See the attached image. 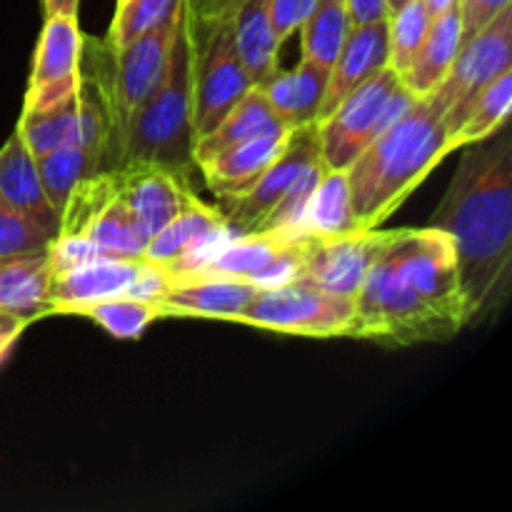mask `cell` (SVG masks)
<instances>
[{"label":"cell","instance_id":"obj_1","mask_svg":"<svg viewBox=\"0 0 512 512\" xmlns=\"http://www.w3.org/2000/svg\"><path fill=\"white\" fill-rule=\"evenodd\" d=\"M468 325L453 240L440 228L393 230L353 298L348 338L413 345Z\"/></svg>","mask_w":512,"mask_h":512},{"label":"cell","instance_id":"obj_2","mask_svg":"<svg viewBox=\"0 0 512 512\" xmlns=\"http://www.w3.org/2000/svg\"><path fill=\"white\" fill-rule=\"evenodd\" d=\"M458 170L430 225L455 248L468 323L495 313L508 295L512 268V133L508 123L463 145Z\"/></svg>","mask_w":512,"mask_h":512},{"label":"cell","instance_id":"obj_3","mask_svg":"<svg viewBox=\"0 0 512 512\" xmlns=\"http://www.w3.org/2000/svg\"><path fill=\"white\" fill-rule=\"evenodd\" d=\"M445 108L433 93L418 98L345 168L358 230L383 225L433 173L450 148Z\"/></svg>","mask_w":512,"mask_h":512},{"label":"cell","instance_id":"obj_4","mask_svg":"<svg viewBox=\"0 0 512 512\" xmlns=\"http://www.w3.org/2000/svg\"><path fill=\"white\" fill-rule=\"evenodd\" d=\"M193 145V40L185 5L158 83L133 110L120 135L115 168L153 163L185 173L193 165Z\"/></svg>","mask_w":512,"mask_h":512},{"label":"cell","instance_id":"obj_5","mask_svg":"<svg viewBox=\"0 0 512 512\" xmlns=\"http://www.w3.org/2000/svg\"><path fill=\"white\" fill-rule=\"evenodd\" d=\"M183 13L185 0H180L158 23L145 28L125 45H113L108 40H85L83 43L80 75L98 93L105 115H108L110 138H113V170L120 135H123L133 110L158 83Z\"/></svg>","mask_w":512,"mask_h":512},{"label":"cell","instance_id":"obj_6","mask_svg":"<svg viewBox=\"0 0 512 512\" xmlns=\"http://www.w3.org/2000/svg\"><path fill=\"white\" fill-rule=\"evenodd\" d=\"M413 100L393 68H383L345 95L338 108L315 123L320 160L328 170H345Z\"/></svg>","mask_w":512,"mask_h":512},{"label":"cell","instance_id":"obj_7","mask_svg":"<svg viewBox=\"0 0 512 512\" xmlns=\"http://www.w3.org/2000/svg\"><path fill=\"white\" fill-rule=\"evenodd\" d=\"M353 298L335 295L305 278L263 288L235 323L305 338H348Z\"/></svg>","mask_w":512,"mask_h":512},{"label":"cell","instance_id":"obj_8","mask_svg":"<svg viewBox=\"0 0 512 512\" xmlns=\"http://www.w3.org/2000/svg\"><path fill=\"white\" fill-rule=\"evenodd\" d=\"M193 40V133L208 135L250 90L253 78L240 63L230 20L190 28Z\"/></svg>","mask_w":512,"mask_h":512},{"label":"cell","instance_id":"obj_9","mask_svg":"<svg viewBox=\"0 0 512 512\" xmlns=\"http://www.w3.org/2000/svg\"><path fill=\"white\" fill-rule=\"evenodd\" d=\"M58 238H80L115 258H143L148 235L118 195L113 170L85 178L60 213Z\"/></svg>","mask_w":512,"mask_h":512},{"label":"cell","instance_id":"obj_10","mask_svg":"<svg viewBox=\"0 0 512 512\" xmlns=\"http://www.w3.org/2000/svg\"><path fill=\"white\" fill-rule=\"evenodd\" d=\"M512 63V5L503 13L495 15L483 30L465 40L460 45V53L455 58L453 68L445 75L440 88L435 90V98L445 108L443 123L448 130V138L453 140L455 130L468 115L470 105L478 98L480 90L493 83L500 73L510 70ZM453 148V145H450Z\"/></svg>","mask_w":512,"mask_h":512},{"label":"cell","instance_id":"obj_11","mask_svg":"<svg viewBox=\"0 0 512 512\" xmlns=\"http://www.w3.org/2000/svg\"><path fill=\"white\" fill-rule=\"evenodd\" d=\"M315 160H320L315 125L290 130L283 153L248 190H243L240 195H230V198H220V213H223L230 230L235 235L258 233L268 215L278 208L280 200L290 193V188L298 183L300 175Z\"/></svg>","mask_w":512,"mask_h":512},{"label":"cell","instance_id":"obj_12","mask_svg":"<svg viewBox=\"0 0 512 512\" xmlns=\"http://www.w3.org/2000/svg\"><path fill=\"white\" fill-rule=\"evenodd\" d=\"M15 130L35 158L60 145H103L113 170V138H110L108 115L98 93L85 80L80 83L78 93L68 95L60 103L40 110H23Z\"/></svg>","mask_w":512,"mask_h":512},{"label":"cell","instance_id":"obj_13","mask_svg":"<svg viewBox=\"0 0 512 512\" xmlns=\"http://www.w3.org/2000/svg\"><path fill=\"white\" fill-rule=\"evenodd\" d=\"M393 230H353L340 235H303L300 275L335 295L355 298Z\"/></svg>","mask_w":512,"mask_h":512},{"label":"cell","instance_id":"obj_14","mask_svg":"<svg viewBox=\"0 0 512 512\" xmlns=\"http://www.w3.org/2000/svg\"><path fill=\"white\" fill-rule=\"evenodd\" d=\"M83 43L85 38L80 33L78 18H70V15L45 18L33 55L23 110L48 108L78 93L83 83V75H80Z\"/></svg>","mask_w":512,"mask_h":512},{"label":"cell","instance_id":"obj_15","mask_svg":"<svg viewBox=\"0 0 512 512\" xmlns=\"http://www.w3.org/2000/svg\"><path fill=\"white\" fill-rule=\"evenodd\" d=\"M260 290L263 288L253 280L218 278V275L178 278V275L165 273L163 288L150 295L148 300L158 308L160 318L180 315V318H210L235 323Z\"/></svg>","mask_w":512,"mask_h":512},{"label":"cell","instance_id":"obj_16","mask_svg":"<svg viewBox=\"0 0 512 512\" xmlns=\"http://www.w3.org/2000/svg\"><path fill=\"white\" fill-rule=\"evenodd\" d=\"M113 173L118 195L148 240L195 198L180 170L138 163L115 168Z\"/></svg>","mask_w":512,"mask_h":512},{"label":"cell","instance_id":"obj_17","mask_svg":"<svg viewBox=\"0 0 512 512\" xmlns=\"http://www.w3.org/2000/svg\"><path fill=\"white\" fill-rule=\"evenodd\" d=\"M150 265L153 263L145 258L100 255L75 268L53 273V285H50L53 315H73V310L80 305L118 298V295H133Z\"/></svg>","mask_w":512,"mask_h":512},{"label":"cell","instance_id":"obj_18","mask_svg":"<svg viewBox=\"0 0 512 512\" xmlns=\"http://www.w3.org/2000/svg\"><path fill=\"white\" fill-rule=\"evenodd\" d=\"M233 230L225 223L220 208L205 205L195 195L165 228L148 240L143 258L160 268H175L205 258L215 248L233 238Z\"/></svg>","mask_w":512,"mask_h":512},{"label":"cell","instance_id":"obj_19","mask_svg":"<svg viewBox=\"0 0 512 512\" xmlns=\"http://www.w3.org/2000/svg\"><path fill=\"white\" fill-rule=\"evenodd\" d=\"M388 65V18L370 20V23H353L338 58L330 65L328 90H325L318 120L333 113L345 95L353 93L360 83L373 78L375 73H380Z\"/></svg>","mask_w":512,"mask_h":512},{"label":"cell","instance_id":"obj_20","mask_svg":"<svg viewBox=\"0 0 512 512\" xmlns=\"http://www.w3.org/2000/svg\"><path fill=\"white\" fill-rule=\"evenodd\" d=\"M290 130H275V133L255 135V138L243 140L238 145L220 150L210 158L200 160L198 165L208 180L210 190L218 198H230L248 190L265 170L273 165V160L283 153L288 143Z\"/></svg>","mask_w":512,"mask_h":512},{"label":"cell","instance_id":"obj_21","mask_svg":"<svg viewBox=\"0 0 512 512\" xmlns=\"http://www.w3.org/2000/svg\"><path fill=\"white\" fill-rule=\"evenodd\" d=\"M328 80V65L303 58L288 73L275 70L258 88L270 103V108L283 120L285 128L295 130L318 123L320 105H323L325 90H328Z\"/></svg>","mask_w":512,"mask_h":512},{"label":"cell","instance_id":"obj_22","mask_svg":"<svg viewBox=\"0 0 512 512\" xmlns=\"http://www.w3.org/2000/svg\"><path fill=\"white\" fill-rule=\"evenodd\" d=\"M53 263L48 250L0 260V313L35 323L53 315L50 303Z\"/></svg>","mask_w":512,"mask_h":512},{"label":"cell","instance_id":"obj_23","mask_svg":"<svg viewBox=\"0 0 512 512\" xmlns=\"http://www.w3.org/2000/svg\"><path fill=\"white\" fill-rule=\"evenodd\" d=\"M0 200L38 220L53 235L58 233L60 215L45 195L35 155L30 153L18 130L0 148Z\"/></svg>","mask_w":512,"mask_h":512},{"label":"cell","instance_id":"obj_24","mask_svg":"<svg viewBox=\"0 0 512 512\" xmlns=\"http://www.w3.org/2000/svg\"><path fill=\"white\" fill-rule=\"evenodd\" d=\"M460 45H463V20H460L458 5L430 20L423 45L413 55L408 68L400 73L403 88L413 98H428L430 93H435L453 68Z\"/></svg>","mask_w":512,"mask_h":512},{"label":"cell","instance_id":"obj_25","mask_svg":"<svg viewBox=\"0 0 512 512\" xmlns=\"http://www.w3.org/2000/svg\"><path fill=\"white\" fill-rule=\"evenodd\" d=\"M230 28L240 63L253 83L260 85L278 70V53L283 45L270 20V0H243L230 18Z\"/></svg>","mask_w":512,"mask_h":512},{"label":"cell","instance_id":"obj_26","mask_svg":"<svg viewBox=\"0 0 512 512\" xmlns=\"http://www.w3.org/2000/svg\"><path fill=\"white\" fill-rule=\"evenodd\" d=\"M35 163H38L45 195H48L50 205H53L58 215L63 213L70 193L85 178L110 170L108 150L103 145H60V148L50 150V153L38 155Z\"/></svg>","mask_w":512,"mask_h":512},{"label":"cell","instance_id":"obj_27","mask_svg":"<svg viewBox=\"0 0 512 512\" xmlns=\"http://www.w3.org/2000/svg\"><path fill=\"white\" fill-rule=\"evenodd\" d=\"M275 130H288L283 125V120L278 118L270 103L265 100V95L260 93V88L255 85L208 135L195 140L193 145V163L210 158V155L220 153V150L230 148V145H238L243 140L255 138V135L263 133H275Z\"/></svg>","mask_w":512,"mask_h":512},{"label":"cell","instance_id":"obj_28","mask_svg":"<svg viewBox=\"0 0 512 512\" xmlns=\"http://www.w3.org/2000/svg\"><path fill=\"white\" fill-rule=\"evenodd\" d=\"M353 230H358V225L350 210L345 170H328L300 218L298 235H340Z\"/></svg>","mask_w":512,"mask_h":512},{"label":"cell","instance_id":"obj_29","mask_svg":"<svg viewBox=\"0 0 512 512\" xmlns=\"http://www.w3.org/2000/svg\"><path fill=\"white\" fill-rule=\"evenodd\" d=\"M353 28L348 0H318L313 13L300 25L303 38V58L315 60L320 65H333Z\"/></svg>","mask_w":512,"mask_h":512},{"label":"cell","instance_id":"obj_30","mask_svg":"<svg viewBox=\"0 0 512 512\" xmlns=\"http://www.w3.org/2000/svg\"><path fill=\"white\" fill-rule=\"evenodd\" d=\"M512 108V68L500 73L493 83L485 85L478 93V98L470 105L468 115L460 123V128L455 130L453 150H460L463 145L478 143V140L488 138L495 130L503 128L510 118Z\"/></svg>","mask_w":512,"mask_h":512},{"label":"cell","instance_id":"obj_31","mask_svg":"<svg viewBox=\"0 0 512 512\" xmlns=\"http://www.w3.org/2000/svg\"><path fill=\"white\" fill-rule=\"evenodd\" d=\"M73 315H83L98 323L105 333L120 340H133L145 333L153 320L160 318L158 308L150 300L135 298V295H118V298L95 300V303L80 305Z\"/></svg>","mask_w":512,"mask_h":512},{"label":"cell","instance_id":"obj_32","mask_svg":"<svg viewBox=\"0 0 512 512\" xmlns=\"http://www.w3.org/2000/svg\"><path fill=\"white\" fill-rule=\"evenodd\" d=\"M433 15L423 5V0H408L398 10L388 13V48H390V68L395 73H403L410 65L413 55L423 45L425 33L430 28Z\"/></svg>","mask_w":512,"mask_h":512},{"label":"cell","instance_id":"obj_33","mask_svg":"<svg viewBox=\"0 0 512 512\" xmlns=\"http://www.w3.org/2000/svg\"><path fill=\"white\" fill-rule=\"evenodd\" d=\"M55 235L48 228L0 200V260L48 250Z\"/></svg>","mask_w":512,"mask_h":512},{"label":"cell","instance_id":"obj_34","mask_svg":"<svg viewBox=\"0 0 512 512\" xmlns=\"http://www.w3.org/2000/svg\"><path fill=\"white\" fill-rule=\"evenodd\" d=\"M180 0H125L123 5H118L115 10V18L110 23L108 35L105 40L113 45H125L128 40H133L135 35L143 33L145 28H150L153 23H158L165 13L178 5Z\"/></svg>","mask_w":512,"mask_h":512},{"label":"cell","instance_id":"obj_35","mask_svg":"<svg viewBox=\"0 0 512 512\" xmlns=\"http://www.w3.org/2000/svg\"><path fill=\"white\" fill-rule=\"evenodd\" d=\"M315 3L318 0H270V20H273L280 43H285L290 35L298 33L305 18L313 13Z\"/></svg>","mask_w":512,"mask_h":512},{"label":"cell","instance_id":"obj_36","mask_svg":"<svg viewBox=\"0 0 512 512\" xmlns=\"http://www.w3.org/2000/svg\"><path fill=\"white\" fill-rule=\"evenodd\" d=\"M510 8V0H460V20H463V43L483 30L498 13Z\"/></svg>","mask_w":512,"mask_h":512},{"label":"cell","instance_id":"obj_37","mask_svg":"<svg viewBox=\"0 0 512 512\" xmlns=\"http://www.w3.org/2000/svg\"><path fill=\"white\" fill-rule=\"evenodd\" d=\"M243 0H198L195 5H188V25L190 28H203V25L220 23V20H230L235 10L240 8Z\"/></svg>","mask_w":512,"mask_h":512},{"label":"cell","instance_id":"obj_38","mask_svg":"<svg viewBox=\"0 0 512 512\" xmlns=\"http://www.w3.org/2000/svg\"><path fill=\"white\" fill-rule=\"evenodd\" d=\"M25 328H28L25 320L13 318V315L8 313H0V365H3V360L8 358L10 350H13V345L18 343Z\"/></svg>","mask_w":512,"mask_h":512},{"label":"cell","instance_id":"obj_39","mask_svg":"<svg viewBox=\"0 0 512 512\" xmlns=\"http://www.w3.org/2000/svg\"><path fill=\"white\" fill-rule=\"evenodd\" d=\"M353 23H370V20L388 18V3L385 0H348Z\"/></svg>","mask_w":512,"mask_h":512},{"label":"cell","instance_id":"obj_40","mask_svg":"<svg viewBox=\"0 0 512 512\" xmlns=\"http://www.w3.org/2000/svg\"><path fill=\"white\" fill-rule=\"evenodd\" d=\"M80 0H43L45 18L48 15H70V18H78Z\"/></svg>","mask_w":512,"mask_h":512},{"label":"cell","instance_id":"obj_41","mask_svg":"<svg viewBox=\"0 0 512 512\" xmlns=\"http://www.w3.org/2000/svg\"><path fill=\"white\" fill-rule=\"evenodd\" d=\"M423 5H425V8H428V13L435 18V15L445 13V10L458 8L460 0H423Z\"/></svg>","mask_w":512,"mask_h":512},{"label":"cell","instance_id":"obj_42","mask_svg":"<svg viewBox=\"0 0 512 512\" xmlns=\"http://www.w3.org/2000/svg\"><path fill=\"white\" fill-rule=\"evenodd\" d=\"M385 3H388V13H393V10H398L400 5H405L408 0H385Z\"/></svg>","mask_w":512,"mask_h":512},{"label":"cell","instance_id":"obj_43","mask_svg":"<svg viewBox=\"0 0 512 512\" xmlns=\"http://www.w3.org/2000/svg\"><path fill=\"white\" fill-rule=\"evenodd\" d=\"M195 3H198V0H188V5H195Z\"/></svg>","mask_w":512,"mask_h":512},{"label":"cell","instance_id":"obj_44","mask_svg":"<svg viewBox=\"0 0 512 512\" xmlns=\"http://www.w3.org/2000/svg\"><path fill=\"white\" fill-rule=\"evenodd\" d=\"M125 3V0H118V5H123Z\"/></svg>","mask_w":512,"mask_h":512}]
</instances>
